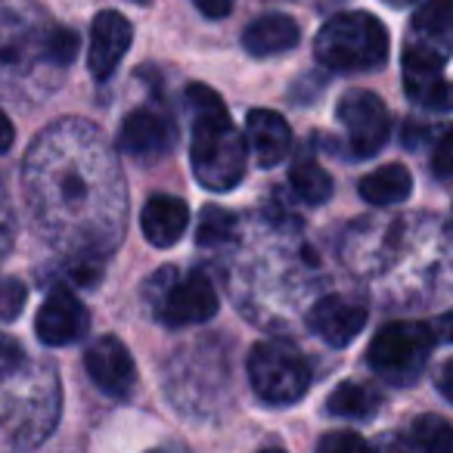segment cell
I'll list each match as a JSON object with an SVG mask.
<instances>
[{"label":"cell","mask_w":453,"mask_h":453,"mask_svg":"<svg viewBox=\"0 0 453 453\" xmlns=\"http://www.w3.org/2000/svg\"><path fill=\"white\" fill-rule=\"evenodd\" d=\"M88 308L69 289H53L41 304L38 317H35V333L44 345L63 348L81 339L88 333Z\"/></svg>","instance_id":"30bf717a"},{"label":"cell","mask_w":453,"mask_h":453,"mask_svg":"<svg viewBox=\"0 0 453 453\" xmlns=\"http://www.w3.org/2000/svg\"><path fill=\"white\" fill-rule=\"evenodd\" d=\"M88 125H65L50 127V134L38 140L28 152L26 162V189L32 202L35 218L41 220L44 234L57 242L69 246L84 226H90V211L96 205L94 168L100 162L81 158Z\"/></svg>","instance_id":"6da1fadb"},{"label":"cell","mask_w":453,"mask_h":453,"mask_svg":"<svg viewBox=\"0 0 453 453\" xmlns=\"http://www.w3.org/2000/svg\"><path fill=\"white\" fill-rule=\"evenodd\" d=\"M13 140H16V131H13V121L7 119V112L0 109V156L13 146Z\"/></svg>","instance_id":"4dcf8cb0"},{"label":"cell","mask_w":453,"mask_h":453,"mask_svg":"<svg viewBox=\"0 0 453 453\" xmlns=\"http://www.w3.org/2000/svg\"><path fill=\"white\" fill-rule=\"evenodd\" d=\"M78 35L72 28H50L41 41V53H44L47 63H57V65H69L72 59L78 57Z\"/></svg>","instance_id":"cb8c5ba5"},{"label":"cell","mask_w":453,"mask_h":453,"mask_svg":"<svg viewBox=\"0 0 453 453\" xmlns=\"http://www.w3.org/2000/svg\"><path fill=\"white\" fill-rule=\"evenodd\" d=\"M289 180H292V189L298 193V199L308 202V205H323V202L333 196V177L308 156L292 165Z\"/></svg>","instance_id":"44dd1931"},{"label":"cell","mask_w":453,"mask_h":453,"mask_svg":"<svg viewBox=\"0 0 453 453\" xmlns=\"http://www.w3.org/2000/svg\"><path fill=\"white\" fill-rule=\"evenodd\" d=\"M236 230V214L226 211V208H205L199 218V230H196V242L199 246H220V242L234 240Z\"/></svg>","instance_id":"603a6c76"},{"label":"cell","mask_w":453,"mask_h":453,"mask_svg":"<svg viewBox=\"0 0 453 453\" xmlns=\"http://www.w3.org/2000/svg\"><path fill=\"white\" fill-rule=\"evenodd\" d=\"M403 90L422 109H453V84L444 78V69L434 65H403Z\"/></svg>","instance_id":"e0dca14e"},{"label":"cell","mask_w":453,"mask_h":453,"mask_svg":"<svg viewBox=\"0 0 453 453\" xmlns=\"http://www.w3.org/2000/svg\"><path fill=\"white\" fill-rule=\"evenodd\" d=\"M193 4L202 16H208V19H224V16L234 10L236 0H193Z\"/></svg>","instance_id":"f1b7e54d"},{"label":"cell","mask_w":453,"mask_h":453,"mask_svg":"<svg viewBox=\"0 0 453 453\" xmlns=\"http://www.w3.org/2000/svg\"><path fill=\"white\" fill-rule=\"evenodd\" d=\"M119 146L127 156L150 162V158H162L174 146V125L156 109H137L121 121Z\"/></svg>","instance_id":"4fadbf2b"},{"label":"cell","mask_w":453,"mask_h":453,"mask_svg":"<svg viewBox=\"0 0 453 453\" xmlns=\"http://www.w3.org/2000/svg\"><path fill=\"white\" fill-rule=\"evenodd\" d=\"M302 41V32H298V22L289 19L283 13H271L255 19L252 26L242 35V47H246L252 57H277V53H286Z\"/></svg>","instance_id":"2e32d148"},{"label":"cell","mask_w":453,"mask_h":453,"mask_svg":"<svg viewBox=\"0 0 453 453\" xmlns=\"http://www.w3.org/2000/svg\"><path fill=\"white\" fill-rule=\"evenodd\" d=\"M326 410L333 416H342V419H370V416L379 410V395L370 388V385L342 382L339 388L329 395Z\"/></svg>","instance_id":"ffe728a7"},{"label":"cell","mask_w":453,"mask_h":453,"mask_svg":"<svg viewBox=\"0 0 453 453\" xmlns=\"http://www.w3.org/2000/svg\"><path fill=\"white\" fill-rule=\"evenodd\" d=\"M413 447L432 453H450L453 450V426L441 416H419L413 422Z\"/></svg>","instance_id":"7402d4cb"},{"label":"cell","mask_w":453,"mask_h":453,"mask_svg":"<svg viewBox=\"0 0 453 453\" xmlns=\"http://www.w3.org/2000/svg\"><path fill=\"white\" fill-rule=\"evenodd\" d=\"M432 333H434V339H441V342H453V311H447L444 317H438V320L432 323Z\"/></svg>","instance_id":"f546056e"},{"label":"cell","mask_w":453,"mask_h":453,"mask_svg":"<svg viewBox=\"0 0 453 453\" xmlns=\"http://www.w3.org/2000/svg\"><path fill=\"white\" fill-rule=\"evenodd\" d=\"M249 379L255 395L273 407L302 401L311 388V370L302 354L283 342H258L249 354Z\"/></svg>","instance_id":"8992f818"},{"label":"cell","mask_w":453,"mask_h":453,"mask_svg":"<svg viewBox=\"0 0 453 453\" xmlns=\"http://www.w3.org/2000/svg\"><path fill=\"white\" fill-rule=\"evenodd\" d=\"M335 112H339L342 127L348 131V143L357 158L376 156L385 146L391 131V112L382 96L370 94V90H348Z\"/></svg>","instance_id":"52a82bcc"},{"label":"cell","mask_w":453,"mask_h":453,"mask_svg":"<svg viewBox=\"0 0 453 453\" xmlns=\"http://www.w3.org/2000/svg\"><path fill=\"white\" fill-rule=\"evenodd\" d=\"M413 41L447 53L453 44V0H426L413 13Z\"/></svg>","instance_id":"ac0fdd59"},{"label":"cell","mask_w":453,"mask_h":453,"mask_svg":"<svg viewBox=\"0 0 453 453\" xmlns=\"http://www.w3.org/2000/svg\"><path fill=\"white\" fill-rule=\"evenodd\" d=\"M413 193V177L403 165H382V168L370 171V174L360 180V196H364L370 205H395L403 202Z\"/></svg>","instance_id":"d6986e66"},{"label":"cell","mask_w":453,"mask_h":453,"mask_svg":"<svg viewBox=\"0 0 453 453\" xmlns=\"http://www.w3.org/2000/svg\"><path fill=\"white\" fill-rule=\"evenodd\" d=\"M434 333L426 323L397 320L376 333V339L366 348V364L376 376L388 379L395 385H410L426 370V360L432 354Z\"/></svg>","instance_id":"5b68a950"},{"label":"cell","mask_w":453,"mask_h":453,"mask_svg":"<svg viewBox=\"0 0 453 453\" xmlns=\"http://www.w3.org/2000/svg\"><path fill=\"white\" fill-rule=\"evenodd\" d=\"M26 286L16 277H4L0 280V320H16L26 308Z\"/></svg>","instance_id":"d4e9b609"},{"label":"cell","mask_w":453,"mask_h":453,"mask_svg":"<svg viewBox=\"0 0 453 453\" xmlns=\"http://www.w3.org/2000/svg\"><path fill=\"white\" fill-rule=\"evenodd\" d=\"M246 125H249V143H252V152L261 168H273V165H280L289 156L292 131L283 115L271 112V109H252Z\"/></svg>","instance_id":"9a60e30c"},{"label":"cell","mask_w":453,"mask_h":453,"mask_svg":"<svg viewBox=\"0 0 453 453\" xmlns=\"http://www.w3.org/2000/svg\"><path fill=\"white\" fill-rule=\"evenodd\" d=\"M59 413L53 370L35 366L26 348L0 333V447H32Z\"/></svg>","instance_id":"7a4b0ae2"},{"label":"cell","mask_w":453,"mask_h":453,"mask_svg":"<svg viewBox=\"0 0 453 453\" xmlns=\"http://www.w3.org/2000/svg\"><path fill=\"white\" fill-rule=\"evenodd\" d=\"M317 447H320L323 453H357V450H366V441L354 432H335V434H326Z\"/></svg>","instance_id":"4316f807"},{"label":"cell","mask_w":453,"mask_h":453,"mask_svg":"<svg viewBox=\"0 0 453 453\" xmlns=\"http://www.w3.org/2000/svg\"><path fill=\"white\" fill-rule=\"evenodd\" d=\"M187 224L189 208L177 196H152L140 211V230H143L146 242L156 249H171L174 242H180Z\"/></svg>","instance_id":"5bb4252c"},{"label":"cell","mask_w":453,"mask_h":453,"mask_svg":"<svg viewBox=\"0 0 453 453\" xmlns=\"http://www.w3.org/2000/svg\"><path fill=\"white\" fill-rule=\"evenodd\" d=\"M214 314H218V292L202 271L187 273L174 286H168L165 298L158 302V320L165 326H196L211 320Z\"/></svg>","instance_id":"ba28073f"},{"label":"cell","mask_w":453,"mask_h":453,"mask_svg":"<svg viewBox=\"0 0 453 453\" xmlns=\"http://www.w3.org/2000/svg\"><path fill=\"white\" fill-rule=\"evenodd\" d=\"M131 38H134V28L121 13L103 10L96 16L94 26H90V47H88V65L96 81H106L119 69L127 47H131Z\"/></svg>","instance_id":"7c38bea8"},{"label":"cell","mask_w":453,"mask_h":453,"mask_svg":"<svg viewBox=\"0 0 453 453\" xmlns=\"http://www.w3.org/2000/svg\"><path fill=\"white\" fill-rule=\"evenodd\" d=\"M438 388H441V395H444L447 401H453V360H447V364L441 366Z\"/></svg>","instance_id":"1f68e13d"},{"label":"cell","mask_w":453,"mask_h":453,"mask_svg":"<svg viewBox=\"0 0 453 453\" xmlns=\"http://www.w3.org/2000/svg\"><path fill=\"white\" fill-rule=\"evenodd\" d=\"M391 7H407V4H413V0H388Z\"/></svg>","instance_id":"d6a6232c"},{"label":"cell","mask_w":453,"mask_h":453,"mask_svg":"<svg viewBox=\"0 0 453 453\" xmlns=\"http://www.w3.org/2000/svg\"><path fill=\"white\" fill-rule=\"evenodd\" d=\"M366 304L354 302L348 296H326L311 308L308 326L317 339H323L333 348H348L366 326Z\"/></svg>","instance_id":"8fae6325"},{"label":"cell","mask_w":453,"mask_h":453,"mask_svg":"<svg viewBox=\"0 0 453 453\" xmlns=\"http://www.w3.org/2000/svg\"><path fill=\"white\" fill-rule=\"evenodd\" d=\"M432 171L441 177V180H450L453 177V127H447V131L441 134L438 146H434Z\"/></svg>","instance_id":"484cf974"},{"label":"cell","mask_w":453,"mask_h":453,"mask_svg":"<svg viewBox=\"0 0 453 453\" xmlns=\"http://www.w3.org/2000/svg\"><path fill=\"white\" fill-rule=\"evenodd\" d=\"M314 53L333 72L379 69L388 59V28L370 13H339L320 28Z\"/></svg>","instance_id":"277c9868"},{"label":"cell","mask_w":453,"mask_h":453,"mask_svg":"<svg viewBox=\"0 0 453 453\" xmlns=\"http://www.w3.org/2000/svg\"><path fill=\"white\" fill-rule=\"evenodd\" d=\"M187 103L193 106V137H189V165L196 180L211 193L240 187L246 174V140L234 127L224 103L205 84H189Z\"/></svg>","instance_id":"3957f363"},{"label":"cell","mask_w":453,"mask_h":453,"mask_svg":"<svg viewBox=\"0 0 453 453\" xmlns=\"http://www.w3.org/2000/svg\"><path fill=\"white\" fill-rule=\"evenodd\" d=\"M10 242H13V211H10V199L0 187V261L7 255Z\"/></svg>","instance_id":"83f0119b"},{"label":"cell","mask_w":453,"mask_h":453,"mask_svg":"<svg viewBox=\"0 0 453 453\" xmlns=\"http://www.w3.org/2000/svg\"><path fill=\"white\" fill-rule=\"evenodd\" d=\"M84 370H88L90 382L109 397H127L137 382V366H134L131 351L115 335H103L88 348Z\"/></svg>","instance_id":"9c48e42d"}]
</instances>
